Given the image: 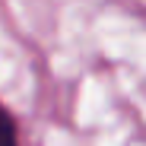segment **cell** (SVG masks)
Here are the masks:
<instances>
[{
	"instance_id": "6da1fadb",
	"label": "cell",
	"mask_w": 146,
	"mask_h": 146,
	"mask_svg": "<svg viewBox=\"0 0 146 146\" xmlns=\"http://www.w3.org/2000/svg\"><path fill=\"white\" fill-rule=\"evenodd\" d=\"M0 146H16V130H13V121L10 114L0 108Z\"/></svg>"
}]
</instances>
